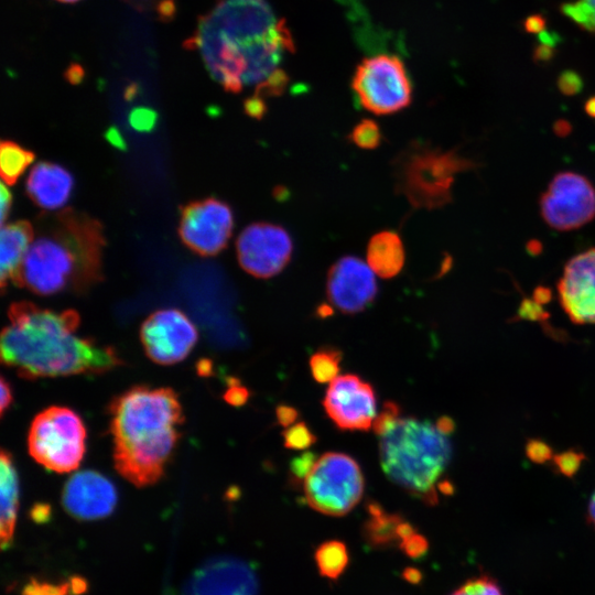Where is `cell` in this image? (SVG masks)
<instances>
[{"label": "cell", "instance_id": "obj_1", "mask_svg": "<svg viewBox=\"0 0 595 595\" xmlns=\"http://www.w3.org/2000/svg\"><path fill=\"white\" fill-rule=\"evenodd\" d=\"M187 46L227 91L278 96L289 80L282 63L294 51L292 35L264 0H220L201 18Z\"/></svg>", "mask_w": 595, "mask_h": 595}, {"label": "cell", "instance_id": "obj_2", "mask_svg": "<svg viewBox=\"0 0 595 595\" xmlns=\"http://www.w3.org/2000/svg\"><path fill=\"white\" fill-rule=\"evenodd\" d=\"M2 329V364L26 379L99 375L122 364L110 346L76 334L79 315L74 310L55 312L30 302L11 304Z\"/></svg>", "mask_w": 595, "mask_h": 595}, {"label": "cell", "instance_id": "obj_3", "mask_svg": "<svg viewBox=\"0 0 595 595\" xmlns=\"http://www.w3.org/2000/svg\"><path fill=\"white\" fill-rule=\"evenodd\" d=\"M109 414L118 473L137 487L155 484L181 436L177 394L171 388L136 386L113 398Z\"/></svg>", "mask_w": 595, "mask_h": 595}, {"label": "cell", "instance_id": "obj_4", "mask_svg": "<svg viewBox=\"0 0 595 595\" xmlns=\"http://www.w3.org/2000/svg\"><path fill=\"white\" fill-rule=\"evenodd\" d=\"M104 245L97 220L66 209L56 215L51 229L31 244L18 286L40 295L85 289L100 279Z\"/></svg>", "mask_w": 595, "mask_h": 595}, {"label": "cell", "instance_id": "obj_5", "mask_svg": "<svg viewBox=\"0 0 595 595\" xmlns=\"http://www.w3.org/2000/svg\"><path fill=\"white\" fill-rule=\"evenodd\" d=\"M448 435L436 423L400 416L379 436V457L385 474L423 502L437 504L440 478L452 453Z\"/></svg>", "mask_w": 595, "mask_h": 595}, {"label": "cell", "instance_id": "obj_6", "mask_svg": "<svg viewBox=\"0 0 595 595\" xmlns=\"http://www.w3.org/2000/svg\"><path fill=\"white\" fill-rule=\"evenodd\" d=\"M467 165L452 151L413 144L397 159V190L413 207H441L450 202L454 175Z\"/></svg>", "mask_w": 595, "mask_h": 595}, {"label": "cell", "instance_id": "obj_7", "mask_svg": "<svg viewBox=\"0 0 595 595\" xmlns=\"http://www.w3.org/2000/svg\"><path fill=\"white\" fill-rule=\"evenodd\" d=\"M86 429L79 415L53 405L40 412L28 434L30 455L43 467L56 472L75 470L85 454Z\"/></svg>", "mask_w": 595, "mask_h": 595}, {"label": "cell", "instance_id": "obj_8", "mask_svg": "<svg viewBox=\"0 0 595 595\" xmlns=\"http://www.w3.org/2000/svg\"><path fill=\"white\" fill-rule=\"evenodd\" d=\"M364 487L358 463L338 452H328L318 457L303 484L309 506L334 517L348 513L360 501Z\"/></svg>", "mask_w": 595, "mask_h": 595}, {"label": "cell", "instance_id": "obj_9", "mask_svg": "<svg viewBox=\"0 0 595 595\" xmlns=\"http://www.w3.org/2000/svg\"><path fill=\"white\" fill-rule=\"evenodd\" d=\"M351 87L361 106L375 115H390L408 107L412 86L403 62L394 55L367 57L356 67Z\"/></svg>", "mask_w": 595, "mask_h": 595}, {"label": "cell", "instance_id": "obj_10", "mask_svg": "<svg viewBox=\"0 0 595 595\" xmlns=\"http://www.w3.org/2000/svg\"><path fill=\"white\" fill-rule=\"evenodd\" d=\"M540 214L552 229H578L595 218V186L584 175L563 171L555 174L539 201Z\"/></svg>", "mask_w": 595, "mask_h": 595}, {"label": "cell", "instance_id": "obj_11", "mask_svg": "<svg viewBox=\"0 0 595 595\" xmlns=\"http://www.w3.org/2000/svg\"><path fill=\"white\" fill-rule=\"evenodd\" d=\"M236 251L238 262L247 273L268 279L280 273L290 262L293 244L282 226L261 221L241 231Z\"/></svg>", "mask_w": 595, "mask_h": 595}, {"label": "cell", "instance_id": "obj_12", "mask_svg": "<svg viewBox=\"0 0 595 595\" xmlns=\"http://www.w3.org/2000/svg\"><path fill=\"white\" fill-rule=\"evenodd\" d=\"M232 228L231 208L225 202L209 197L183 207L178 235L192 251L209 257L227 246Z\"/></svg>", "mask_w": 595, "mask_h": 595}, {"label": "cell", "instance_id": "obj_13", "mask_svg": "<svg viewBox=\"0 0 595 595\" xmlns=\"http://www.w3.org/2000/svg\"><path fill=\"white\" fill-rule=\"evenodd\" d=\"M140 338L148 357L159 365H174L194 348L198 333L192 321L177 309L153 312L142 323Z\"/></svg>", "mask_w": 595, "mask_h": 595}, {"label": "cell", "instance_id": "obj_14", "mask_svg": "<svg viewBox=\"0 0 595 595\" xmlns=\"http://www.w3.org/2000/svg\"><path fill=\"white\" fill-rule=\"evenodd\" d=\"M327 415L343 431H368L377 411L371 385L353 374L336 377L323 400Z\"/></svg>", "mask_w": 595, "mask_h": 595}, {"label": "cell", "instance_id": "obj_15", "mask_svg": "<svg viewBox=\"0 0 595 595\" xmlns=\"http://www.w3.org/2000/svg\"><path fill=\"white\" fill-rule=\"evenodd\" d=\"M255 571L245 561L214 558L197 567L187 578L180 595H258Z\"/></svg>", "mask_w": 595, "mask_h": 595}, {"label": "cell", "instance_id": "obj_16", "mask_svg": "<svg viewBox=\"0 0 595 595\" xmlns=\"http://www.w3.org/2000/svg\"><path fill=\"white\" fill-rule=\"evenodd\" d=\"M378 285L371 268L355 256L338 259L328 270L326 294L340 312L355 314L376 299Z\"/></svg>", "mask_w": 595, "mask_h": 595}, {"label": "cell", "instance_id": "obj_17", "mask_svg": "<svg viewBox=\"0 0 595 595\" xmlns=\"http://www.w3.org/2000/svg\"><path fill=\"white\" fill-rule=\"evenodd\" d=\"M560 304L575 324H595V248L572 257L559 279Z\"/></svg>", "mask_w": 595, "mask_h": 595}, {"label": "cell", "instance_id": "obj_18", "mask_svg": "<svg viewBox=\"0 0 595 595\" xmlns=\"http://www.w3.org/2000/svg\"><path fill=\"white\" fill-rule=\"evenodd\" d=\"M117 490L110 479L96 470L73 474L64 485L62 505L77 520L108 517L117 505Z\"/></svg>", "mask_w": 595, "mask_h": 595}, {"label": "cell", "instance_id": "obj_19", "mask_svg": "<svg viewBox=\"0 0 595 595\" xmlns=\"http://www.w3.org/2000/svg\"><path fill=\"white\" fill-rule=\"evenodd\" d=\"M72 174L61 165L50 162L36 163L26 180V193L39 207L54 210L63 207L72 193Z\"/></svg>", "mask_w": 595, "mask_h": 595}, {"label": "cell", "instance_id": "obj_20", "mask_svg": "<svg viewBox=\"0 0 595 595\" xmlns=\"http://www.w3.org/2000/svg\"><path fill=\"white\" fill-rule=\"evenodd\" d=\"M33 240L34 230L26 220L1 226L0 277L2 290L8 281L19 285L21 267Z\"/></svg>", "mask_w": 595, "mask_h": 595}, {"label": "cell", "instance_id": "obj_21", "mask_svg": "<svg viewBox=\"0 0 595 595\" xmlns=\"http://www.w3.org/2000/svg\"><path fill=\"white\" fill-rule=\"evenodd\" d=\"M404 246L400 236L392 230L374 235L367 246V263L383 279L396 277L403 268Z\"/></svg>", "mask_w": 595, "mask_h": 595}, {"label": "cell", "instance_id": "obj_22", "mask_svg": "<svg viewBox=\"0 0 595 595\" xmlns=\"http://www.w3.org/2000/svg\"><path fill=\"white\" fill-rule=\"evenodd\" d=\"M1 488V547L8 549L14 536L19 509V477L10 452L1 451L0 455Z\"/></svg>", "mask_w": 595, "mask_h": 595}, {"label": "cell", "instance_id": "obj_23", "mask_svg": "<svg viewBox=\"0 0 595 595\" xmlns=\"http://www.w3.org/2000/svg\"><path fill=\"white\" fill-rule=\"evenodd\" d=\"M368 518L363 524L365 541L377 549H387L399 545L398 528L403 518L398 513L386 511L380 504L367 501Z\"/></svg>", "mask_w": 595, "mask_h": 595}, {"label": "cell", "instance_id": "obj_24", "mask_svg": "<svg viewBox=\"0 0 595 595\" xmlns=\"http://www.w3.org/2000/svg\"><path fill=\"white\" fill-rule=\"evenodd\" d=\"M314 559L320 574L331 580L338 578L349 563L347 547L339 540H328L320 544Z\"/></svg>", "mask_w": 595, "mask_h": 595}, {"label": "cell", "instance_id": "obj_25", "mask_svg": "<svg viewBox=\"0 0 595 595\" xmlns=\"http://www.w3.org/2000/svg\"><path fill=\"white\" fill-rule=\"evenodd\" d=\"M34 153L18 143L3 140L0 145V172L7 185H13L34 161Z\"/></svg>", "mask_w": 595, "mask_h": 595}, {"label": "cell", "instance_id": "obj_26", "mask_svg": "<svg viewBox=\"0 0 595 595\" xmlns=\"http://www.w3.org/2000/svg\"><path fill=\"white\" fill-rule=\"evenodd\" d=\"M343 353L334 347H323L315 351L310 358V369L313 378L325 383L333 381L339 370Z\"/></svg>", "mask_w": 595, "mask_h": 595}, {"label": "cell", "instance_id": "obj_27", "mask_svg": "<svg viewBox=\"0 0 595 595\" xmlns=\"http://www.w3.org/2000/svg\"><path fill=\"white\" fill-rule=\"evenodd\" d=\"M84 593L75 583L74 576L66 582L52 583L31 578L22 588L21 595H80Z\"/></svg>", "mask_w": 595, "mask_h": 595}, {"label": "cell", "instance_id": "obj_28", "mask_svg": "<svg viewBox=\"0 0 595 595\" xmlns=\"http://www.w3.org/2000/svg\"><path fill=\"white\" fill-rule=\"evenodd\" d=\"M561 12L583 30L595 33V0L563 3Z\"/></svg>", "mask_w": 595, "mask_h": 595}, {"label": "cell", "instance_id": "obj_29", "mask_svg": "<svg viewBox=\"0 0 595 595\" xmlns=\"http://www.w3.org/2000/svg\"><path fill=\"white\" fill-rule=\"evenodd\" d=\"M348 139L360 149L372 150L380 145L382 134L377 122L363 119L353 128Z\"/></svg>", "mask_w": 595, "mask_h": 595}, {"label": "cell", "instance_id": "obj_30", "mask_svg": "<svg viewBox=\"0 0 595 595\" xmlns=\"http://www.w3.org/2000/svg\"><path fill=\"white\" fill-rule=\"evenodd\" d=\"M450 595H505L496 580L479 575L467 580Z\"/></svg>", "mask_w": 595, "mask_h": 595}, {"label": "cell", "instance_id": "obj_31", "mask_svg": "<svg viewBox=\"0 0 595 595\" xmlns=\"http://www.w3.org/2000/svg\"><path fill=\"white\" fill-rule=\"evenodd\" d=\"M282 436L284 447L290 450H306L317 441L316 435L303 421L289 426L283 431Z\"/></svg>", "mask_w": 595, "mask_h": 595}, {"label": "cell", "instance_id": "obj_32", "mask_svg": "<svg viewBox=\"0 0 595 595\" xmlns=\"http://www.w3.org/2000/svg\"><path fill=\"white\" fill-rule=\"evenodd\" d=\"M317 455L313 452H304L290 462L289 478L292 486L304 484L306 476L314 467Z\"/></svg>", "mask_w": 595, "mask_h": 595}, {"label": "cell", "instance_id": "obj_33", "mask_svg": "<svg viewBox=\"0 0 595 595\" xmlns=\"http://www.w3.org/2000/svg\"><path fill=\"white\" fill-rule=\"evenodd\" d=\"M401 416L400 407L392 402H385L379 414L376 415L372 428L375 433L380 436L386 433L394 422Z\"/></svg>", "mask_w": 595, "mask_h": 595}, {"label": "cell", "instance_id": "obj_34", "mask_svg": "<svg viewBox=\"0 0 595 595\" xmlns=\"http://www.w3.org/2000/svg\"><path fill=\"white\" fill-rule=\"evenodd\" d=\"M156 112L149 108H136L129 115L130 126L140 132H149L156 123Z\"/></svg>", "mask_w": 595, "mask_h": 595}, {"label": "cell", "instance_id": "obj_35", "mask_svg": "<svg viewBox=\"0 0 595 595\" xmlns=\"http://www.w3.org/2000/svg\"><path fill=\"white\" fill-rule=\"evenodd\" d=\"M399 548L409 558L419 559L428 551L429 542L422 534L415 531L413 534L401 541Z\"/></svg>", "mask_w": 595, "mask_h": 595}, {"label": "cell", "instance_id": "obj_36", "mask_svg": "<svg viewBox=\"0 0 595 595\" xmlns=\"http://www.w3.org/2000/svg\"><path fill=\"white\" fill-rule=\"evenodd\" d=\"M558 469L566 476L573 475L582 463V454L575 451H567L554 457Z\"/></svg>", "mask_w": 595, "mask_h": 595}, {"label": "cell", "instance_id": "obj_37", "mask_svg": "<svg viewBox=\"0 0 595 595\" xmlns=\"http://www.w3.org/2000/svg\"><path fill=\"white\" fill-rule=\"evenodd\" d=\"M556 84L560 91L565 96H573L577 94L583 87L581 76L573 71L562 72L558 78Z\"/></svg>", "mask_w": 595, "mask_h": 595}, {"label": "cell", "instance_id": "obj_38", "mask_svg": "<svg viewBox=\"0 0 595 595\" xmlns=\"http://www.w3.org/2000/svg\"><path fill=\"white\" fill-rule=\"evenodd\" d=\"M527 453L529 458L537 463H542L551 456V448L541 441H531L528 443Z\"/></svg>", "mask_w": 595, "mask_h": 595}, {"label": "cell", "instance_id": "obj_39", "mask_svg": "<svg viewBox=\"0 0 595 595\" xmlns=\"http://www.w3.org/2000/svg\"><path fill=\"white\" fill-rule=\"evenodd\" d=\"M277 421L280 425L288 428L291 426L299 416L298 410L288 404H280L275 409Z\"/></svg>", "mask_w": 595, "mask_h": 595}, {"label": "cell", "instance_id": "obj_40", "mask_svg": "<svg viewBox=\"0 0 595 595\" xmlns=\"http://www.w3.org/2000/svg\"><path fill=\"white\" fill-rule=\"evenodd\" d=\"M249 398V392L246 387L239 386L236 381L229 387L225 394L227 402L234 405H242Z\"/></svg>", "mask_w": 595, "mask_h": 595}, {"label": "cell", "instance_id": "obj_41", "mask_svg": "<svg viewBox=\"0 0 595 595\" xmlns=\"http://www.w3.org/2000/svg\"><path fill=\"white\" fill-rule=\"evenodd\" d=\"M247 115L253 118H261L266 112L264 101L259 97H251L245 101Z\"/></svg>", "mask_w": 595, "mask_h": 595}, {"label": "cell", "instance_id": "obj_42", "mask_svg": "<svg viewBox=\"0 0 595 595\" xmlns=\"http://www.w3.org/2000/svg\"><path fill=\"white\" fill-rule=\"evenodd\" d=\"M0 190V214H1V226L4 225L7 216L9 215L12 197L9 188L4 183L1 184Z\"/></svg>", "mask_w": 595, "mask_h": 595}, {"label": "cell", "instance_id": "obj_43", "mask_svg": "<svg viewBox=\"0 0 595 595\" xmlns=\"http://www.w3.org/2000/svg\"><path fill=\"white\" fill-rule=\"evenodd\" d=\"M547 21L540 14L530 15L524 21V29L529 33H542L545 29Z\"/></svg>", "mask_w": 595, "mask_h": 595}, {"label": "cell", "instance_id": "obj_44", "mask_svg": "<svg viewBox=\"0 0 595 595\" xmlns=\"http://www.w3.org/2000/svg\"><path fill=\"white\" fill-rule=\"evenodd\" d=\"M1 402H0V413L4 414L6 410L11 405L13 394L10 383L6 380L4 377H1Z\"/></svg>", "mask_w": 595, "mask_h": 595}, {"label": "cell", "instance_id": "obj_45", "mask_svg": "<svg viewBox=\"0 0 595 595\" xmlns=\"http://www.w3.org/2000/svg\"><path fill=\"white\" fill-rule=\"evenodd\" d=\"M553 55V46L544 43H540L533 51V58L537 62H548Z\"/></svg>", "mask_w": 595, "mask_h": 595}, {"label": "cell", "instance_id": "obj_46", "mask_svg": "<svg viewBox=\"0 0 595 595\" xmlns=\"http://www.w3.org/2000/svg\"><path fill=\"white\" fill-rule=\"evenodd\" d=\"M107 140L119 150H126V142L117 128L111 127L106 132Z\"/></svg>", "mask_w": 595, "mask_h": 595}, {"label": "cell", "instance_id": "obj_47", "mask_svg": "<svg viewBox=\"0 0 595 595\" xmlns=\"http://www.w3.org/2000/svg\"><path fill=\"white\" fill-rule=\"evenodd\" d=\"M552 299V292L549 288L545 286H538L534 289L533 292V301L538 304H545Z\"/></svg>", "mask_w": 595, "mask_h": 595}, {"label": "cell", "instance_id": "obj_48", "mask_svg": "<svg viewBox=\"0 0 595 595\" xmlns=\"http://www.w3.org/2000/svg\"><path fill=\"white\" fill-rule=\"evenodd\" d=\"M435 423L437 428L446 434H451L455 428L454 422L448 416H441Z\"/></svg>", "mask_w": 595, "mask_h": 595}, {"label": "cell", "instance_id": "obj_49", "mask_svg": "<svg viewBox=\"0 0 595 595\" xmlns=\"http://www.w3.org/2000/svg\"><path fill=\"white\" fill-rule=\"evenodd\" d=\"M553 130H554V133L556 136L566 137L571 132L572 127H571L570 122H567L565 120H558L554 123Z\"/></svg>", "mask_w": 595, "mask_h": 595}, {"label": "cell", "instance_id": "obj_50", "mask_svg": "<svg viewBox=\"0 0 595 595\" xmlns=\"http://www.w3.org/2000/svg\"><path fill=\"white\" fill-rule=\"evenodd\" d=\"M587 519L592 527L595 529V490L592 494L587 506Z\"/></svg>", "mask_w": 595, "mask_h": 595}, {"label": "cell", "instance_id": "obj_51", "mask_svg": "<svg viewBox=\"0 0 595 595\" xmlns=\"http://www.w3.org/2000/svg\"><path fill=\"white\" fill-rule=\"evenodd\" d=\"M543 246L539 240L532 239L527 244V250L530 255L537 256L542 251Z\"/></svg>", "mask_w": 595, "mask_h": 595}, {"label": "cell", "instance_id": "obj_52", "mask_svg": "<svg viewBox=\"0 0 595 595\" xmlns=\"http://www.w3.org/2000/svg\"><path fill=\"white\" fill-rule=\"evenodd\" d=\"M584 109L589 117L595 118V96L585 101Z\"/></svg>", "mask_w": 595, "mask_h": 595}, {"label": "cell", "instance_id": "obj_53", "mask_svg": "<svg viewBox=\"0 0 595 595\" xmlns=\"http://www.w3.org/2000/svg\"><path fill=\"white\" fill-rule=\"evenodd\" d=\"M420 576H421V574L415 570H407L405 571V578L411 581V582L419 581Z\"/></svg>", "mask_w": 595, "mask_h": 595}, {"label": "cell", "instance_id": "obj_54", "mask_svg": "<svg viewBox=\"0 0 595 595\" xmlns=\"http://www.w3.org/2000/svg\"><path fill=\"white\" fill-rule=\"evenodd\" d=\"M57 1H61V2H75V1H78V0H57Z\"/></svg>", "mask_w": 595, "mask_h": 595}]
</instances>
